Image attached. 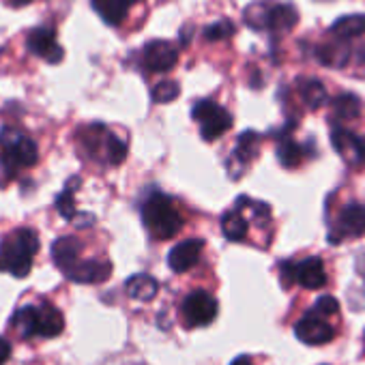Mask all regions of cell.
<instances>
[{"instance_id":"1","label":"cell","mask_w":365,"mask_h":365,"mask_svg":"<svg viewBox=\"0 0 365 365\" xmlns=\"http://www.w3.org/2000/svg\"><path fill=\"white\" fill-rule=\"evenodd\" d=\"M39 252V237L33 228H16L0 241V273L22 279L33 271Z\"/></svg>"},{"instance_id":"2","label":"cell","mask_w":365,"mask_h":365,"mask_svg":"<svg viewBox=\"0 0 365 365\" xmlns=\"http://www.w3.org/2000/svg\"><path fill=\"white\" fill-rule=\"evenodd\" d=\"M11 324L20 331L24 339L31 337H56L65 331L63 314L48 301L29 303L11 316Z\"/></svg>"},{"instance_id":"3","label":"cell","mask_w":365,"mask_h":365,"mask_svg":"<svg viewBox=\"0 0 365 365\" xmlns=\"http://www.w3.org/2000/svg\"><path fill=\"white\" fill-rule=\"evenodd\" d=\"M142 222L148 235L157 241H168L176 237L182 228V217L172 198L155 192L142 205Z\"/></svg>"},{"instance_id":"4","label":"cell","mask_w":365,"mask_h":365,"mask_svg":"<svg viewBox=\"0 0 365 365\" xmlns=\"http://www.w3.org/2000/svg\"><path fill=\"white\" fill-rule=\"evenodd\" d=\"M37 159L39 150L33 138L16 127L0 129V165H3L5 174L16 176L18 172L33 168Z\"/></svg>"},{"instance_id":"5","label":"cell","mask_w":365,"mask_h":365,"mask_svg":"<svg viewBox=\"0 0 365 365\" xmlns=\"http://www.w3.org/2000/svg\"><path fill=\"white\" fill-rule=\"evenodd\" d=\"M78 142H80L84 155H88L91 159H95L99 163L118 165L127 157V144L120 138H116L114 133H110V129L99 123L84 127L78 133Z\"/></svg>"},{"instance_id":"6","label":"cell","mask_w":365,"mask_h":365,"mask_svg":"<svg viewBox=\"0 0 365 365\" xmlns=\"http://www.w3.org/2000/svg\"><path fill=\"white\" fill-rule=\"evenodd\" d=\"M192 116L200 123V135L207 142H215L232 127V114L215 101H198L194 106Z\"/></svg>"},{"instance_id":"7","label":"cell","mask_w":365,"mask_h":365,"mask_svg":"<svg viewBox=\"0 0 365 365\" xmlns=\"http://www.w3.org/2000/svg\"><path fill=\"white\" fill-rule=\"evenodd\" d=\"M217 301L205 292V290H196L192 294L185 297L180 307V316H182V324L187 329H196V327H207L217 318Z\"/></svg>"},{"instance_id":"8","label":"cell","mask_w":365,"mask_h":365,"mask_svg":"<svg viewBox=\"0 0 365 365\" xmlns=\"http://www.w3.org/2000/svg\"><path fill=\"white\" fill-rule=\"evenodd\" d=\"M282 277H284V284H292L297 282L299 286L307 288V290H318L327 284V271H324V264L320 258L312 256V258H305L301 262H286L282 267Z\"/></svg>"},{"instance_id":"9","label":"cell","mask_w":365,"mask_h":365,"mask_svg":"<svg viewBox=\"0 0 365 365\" xmlns=\"http://www.w3.org/2000/svg\"><path fill=\"white\" fill-rule=\"evenodd\" d=\"M363 235H365V207L352 202V205L344 207L341 213L337 215V220L329 232V243L339 245L341 241L359 239Z\"/></svg>"},{"instance_id":"10","label":"cell","mask_w":365,"mask_h":365,"mask_svg":"<svg viewBox=\"0 0 365 365\" xmlns=\"http://www.w3.org/2000/svg\"><path fill=\"white\" fill-rule=\"evenodd\" d=\"M26 48L37 58H43L50 65H58L65 56L63 48L56 41V31L52 26H37L26 37Z\"/></svg>"},{"instance_id":"11","label":"cell","mask_w":365,"mask_h":365,"mask_svg":"<svg viewBox=\"0 0 365 365\" xmlns=\"http://www.w3.org/2000/svg\"><path fill=\"white\" fill-rule=\"evenodd\" d=\"M294 335L309 346H322L333 339L335 331L333 327L324 320V316L316 314L314 309L307 312L297 324H294Z\"/></svg>"},{"instance_id":"12","label":"cell","mask_w":365,"mask_h":365,"mask_svg":"<svg viewBox=\"0 0 365 365\" xmlns=\"http://www.w3.org/2000/svg\"><path fill=\"white\" fill-rule=\"evenodd\" d=\"M142 63L150 73H168L178 63V52L170 41H150L142 52Z\"/></svg>"},{"instance_id":"13","label":"cell","mask_w":365,"mask_h":365,"mask_svg":"<svg viewBox=\"0 0 365 365\" xmlns=\"http://www.w3.org/2000/svg\"><path fill=\"white\" fill-rule=\"evenodd\" d=\"M331 144L341 155V159L350 165L365 163V138H359L356 133L335 127L331 131Z\"/></svg>"},{"instance_id":"14","label":"cell","mask_w":365,"mask_h":365,"mask_svg":"<svg viewBox=\"0 0 365 365\" xmlns=\"http://www.w3.org/2000/svg\"><path fill=\"white\" fill-rule=\"evenodd\" d=\"M205 250V241L202 239H187L178 245H174L168 254V267L174 273H185L192 267L198 264L200 256Z\"/></svg>"},{"instance_id":"15","label":"cell","mask_w":365,"mask_h":365,"mask_svg":"<svg viewBox=\"0 0 365 365\" xmlns=\"http://www.w3.org/2000/svg\"><path fill=\"white\" fill-rule=\"evenodd\" d=\"M65 275L78 284H101L112 275V264L108 260H78Z\"/></svg>"},{"instance_id":"16","label":"cell","mask_w":365,"mask_h":365,"mask_svg":"<svg viewBox=\"0 0 365 365\" xmlns=\"http://www.w3.org/2000/svg\"><path fill=\"white\" fill-rule=\"evenodd\" d=\"M91 3H93V9L97 11V16L106 24L118 26L127 20L131 7L142 3V0H91Z\"/></svg>"},{"instance_id":"17","label":"cell","mask_w":365,"mask_h":365,"mask_svg":"<svg viewBox=\"0 0 365 365\" xmlns=\"http://www.w3.org/2000/svg\"><path fill=\"white\" fill-rule=\"evenodd\" d=\"M80 252H82V243L76 237H61L52 245V260L65 273L80 260Z\"/></svg>"},{"instance_id":"18","label":"cell","mask_w":365,"mask_h":365,"mask_svg":"<svg viewBox=\"0 0 365 365\" xmlns=\"http://www.w3.org/2000/svg\"><path fill=\"white\" fill-rule=\"evenodd\" d=\"M125 290H127V294H129L131 299L144 301V303H146V301H153V299L157 297L159 284H157V279H153L150 275L138 273V275H133V277L127 279Z\"/></svg>"},{"instance_id":"19","label":"cell","mask_w":365,"mask_h":365,"mask_svg":"<svg viewBox=\"0 0 365 365\" xmlns=\"http://www.w3.org/2000/svg\"><path fill=\"white\" fill-rule=\"evenodd\" d=\"M297 9L286 3H273L271 9V20H269V31L271 33H288L297 24Z\"/></svg>"},{"instance_id":"20","label":"cell","mask_w":365,"mask_h":365,"mask_svg":"<svg viewBox=\"0 0 365 365\" xmlns=\"http://www.w3.org/2000/svg\"><path fill=\"white\" fill-rule=\"evenodd\" d=\"M331 35L337 41L356 39V37L365 35V16H344V18H339L331 26Z\"/></svg>"},{"instance_id":"21","label":"cell","mask_w":365,"mask_h":365,"mask_svg":"<svg viewBox=\"0 0 365 365\" xmlns=\"http://www.w3.org/2000/svg\"><path fill=\"white\" fill-rule=\"evenodd\" d=\"M82 185V178L80 176H71L69 180H67V185H65V190L61 192V196L56 198V209H58V213L65 217V220H69V222H73L76 217H78V211H76V190Z\"/></svg>"},{"instance_id":"22","label":"cell","mask_w":365,"mask_h":365,"mask_svg":"<svg viewBox=\"0 0 365 365\" xmlns=\"http://www.w3.org/2000/svg\"><path fill=\"white\" fill-rule=\"evenodd\" d=\"M271 9H273V0H264V3H254V5H250L245 9L243 20L254 31H269Z\"/></svg>"},{"instance_id":"23","label":"cell","mask_w":365,"mask_h":365,"mask_svg":"<svg viewBox=\"0 0 365 365\" xmlns=\"http://www.w3.org/2000/svg\"><path fill=\"white\" fill-rule=\"evenodd\" d=\"M222 232L228 241H243L247 237V222L241 211H228L222 217Z\"/></svg>"},{"instance_id":"24","label":"cell","mask_w":365,"mask_h":365,"mask_svg":"<svg viewBox=\"0 0 365 365\" xmlns=\"http://www.w3.org/2000/svg\"><path fill=\"white\" fill-rule=\"evenodd\" d=\"M348 48L339 41V43H327V46H320L316 50V58L327 65V67H344L348 63Z\"/></svg>"},{"instance_id":"25","label":"cell","mask_w":365,"mask_h":365,"mask_svg":"<svg viewBox=\"0 0 365 365\" xmlns=\"http://www.w3.org/2000/svg\"><path fill=\"white\" fill-rule=\"evenodd\" d=\"M275 155H277V159H279V163L284 168H297L303 161V157H305L303 148L294 140H290V138H282L279 140Z\"/></svg>"},{"instance_id":"26","label":"cell","mask_w":365,"mask_h":365,"mask_svg":"<svg viewBox=\"0 0 365 365\" xmlns=\"http://www.w3.org/2000/svg\"><path fill=\"white\" fill-rule=\"evenodd\" d=\"M258 150H260V135L256 131H245L239 135V144L232 155L237 159H241L243 163H247L258 155Z\"/></svg>"},{"instance_id":"27","label":"cell","mask_w":365,"mask_h":365,"mask_svg":"<svg viewBox=\"0 0 365 365\" xmlns=\"http://www.w3.org/2000/svg\"><path fill=\"white\" fill-rule=\"evenodd\" d=\"M301 97H303L305 106L312 110H318L327 103V91H324L322 82H318V80H305L301 84Z\"/></svg>"},{"instance_id":"28","label":"cell","mask_w":365,"mask_h":365,"mask_svg":"<svg viewBox=\"0 0 365 365\" xmlns=\"http://www.w3.org/2000/svg\"><path fill=\"white\" fill-rule=\"evenodd\" d=\"M333 114L337 118H341V120L356 118L361 114V101H359V97H354L350 93L335 97V101H333Z\"/></svg>"},{"instance_id":"29","label":"cell","mask_w":365,"mask_h":365,"mask_svg":"<svg viewBox=\"0 0 365 365\" xmlns=\"http://www.w3.org/2000/svg\"><path fill=\"white\" fill-rule=\"evenodd\" d=\"M178 95H180V88H178V84L172 82V80L159 82V84L153 88V93H150L153 101H157V103H170V101H174Z\"/></svg>"},{"instance_id":"30","label":"cell","mask_w":365,"mask_h":365,"mask_svg":"<svg viewBox=\"0 0 365 365\" xmlns=\"http://www.w3.org/2000/svg\"><path fill=\"white\" fill-rule=\"evenodd\" d=\"M235 24L232 22H228V20H220L217 24H211L209 29H205V39L207 41H222V39H228V37H232L235 35Z\"/></svg>"},{"instance_id":"31","label":"cell","mask_w":365,"mask_h":365,"mask_svg":"<svg viewBox=\"0 0 365 365\" xmlns=\"http://www.w3.org/2000/svg\"><path fill=\"white\" fill-rule=\"evenodd\" d=\"M314 312L320 314V316H324V318H329V316H335L339 312V303H337V299H333V297L327 294V297H320L314 303Z\"/></svg>"},{"instance_id":"32","label":"cell","mask_w":365,"mask_h":365,"mask_svg":"<svg viewBox=\"0 0 365 365\" xmlns=\"http://www.w3.org/2000/svg\"><path fill=\"white\" fill-rule=\"evenodd\" d=\"M11 350H14L11 348V341L0 335V365H5L11 359Z\"/></svg>"},{"instance_id":"33","label":"cell","mask_w":365,"mask_h":365,"mask_svg":"<svg viewBox=\"0 0 365 365\" xmlns=\"http://www.w3.org/2000/svg\"><path fill=\"white\" fill-rule=\"evenodd\" d=\"M230 365H254V361H252L247 354H241V356H237Z\"/></svg>"},{"instance_id":"34","label":"cell","mask_w":365,"mask_h":365,"mask_svg":"<svg viewBox=\"0 0 365 365\" xmlns=\"http://www.w3.org/2000/svg\"><path fill=\"white\" fill-rule=\"evenodd\" d=\"M33 0H9V5L11 7H26V5H31Z\"/></svg>"},{"instance_id":"35","label":"cell","mask_w":365,"mask_h":365,"mask_svg":"<svg viewBox=\"0 0 365 365\" xmlns=\"http://www.w3.org/2000/svg\"><path fill=\"white\" fill-rule=\"evenodd\" d=\"M356 58H359V63H361V65H365V46H361V48H359Z\"/></svg>"}]
</instances>
